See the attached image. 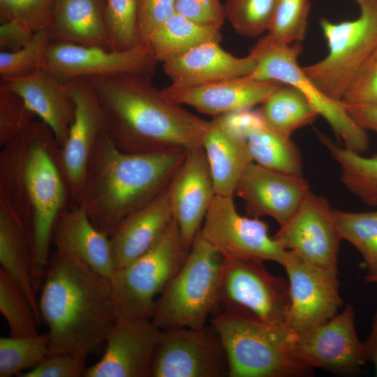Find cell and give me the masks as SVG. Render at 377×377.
<instances>
[{"label": "cell", "mask_w": 377, "mask_h": 377, "mask_svg": "<svg viewBox=\"0 0 377 377\" xmlns=\"http://www.w3.org/2000/svg\"><path fill=\"white\" fill-rule=\"evenodd\" d=\"M355 311L350 305L327 322L296 334L294 353L310 369L340 376L357 374L367 362L363 343L355 327Z\"/></svg>", "instance_id": "15"}, {"label": "cell", "mask_w": 377, "mask_h": 377, "mask_svg": "<svg viewBox=\"0 0 377 377\" xmlns=\"http://www.w3.org/2000/svg\"><path fill=\"white\" fill-rule=\"evenodd\" d=\"M228 376L223 343L214 327L162 330L151 377Z\"/></svg>", "instance_id": "12"}, {"label": "cell", "mask_w": 377, "mask_h": 377, "mask_svg": "<svg viewBox=\"0 0 377 377\" xmlns=\"http://www.w3.org/2000/svg\"><path fill=\"white\" fill-rule=\"evenodd\" d=\"M221 40V29L198 24L175 13L156 29L148 43L157 61L163 63L203 43Z\"/></svg>", "instance_id": "29"}, {"label": "cell", "mask_w": 377, "mask_h": 377, "mask_svg": "<svg viewBox=\"0 0 377 377\" xmlns=\"http://www.w3.org/2000/svg\"><path fill=\"white\" fill-rule=\"evenodd\" d=\"M87 359L68 353L48 354L34 368L21 373L20 377L84 376Z\"/></svg>", "instance_id": "43"}, {"label": "cell", "mask_w": 377, "mask_h": 377, "mask_svg": "<svg viewBox=\"0 0 377 377\" xmlns=\"http://www.w3.org/2000/svg\"><path fill=\"white\" fill-rule=\"evenodd\" d=\"M49 354L47 334L0 338V376L10 377L27 371Z\"/></svg>", "instance_id": "35"}, {"label": "cell", "mask_w": 377, "mask_h": 377, "mask_svg": "<svg viewBox=\"0 0 377 377\" xmlns=\"http://www.w3.org/2000/svg\"><path fill=\"white\" fill-rule=\"evenodd\" d=\"M49 31L51 42L109 50L100 0H57Z\"/></svg>", "instance_id": "26"}, {"label": "cell", "mask_w": 377, "mask_h": 377, "mask_svg": "<svg viewBox=\"0 0 377 377\" xmlns=\"http://www.w3.org/2000/svg\"><path fill=\"white\" fill-rule=\"evenodd\" d=\"M320 139L341 169V180L355 196L369 206L377 207V155L362 154L336 145L321 134Z\"/></svg>", "instance_id": "31"}, {"label": "cell", "mask_w": 377, "mask_h": 377, "mask_svg": "<svg viewBox=\"0 0 377 377\" xmlns=\"http://www.w3.org/2000/svg\"><path fill=\"white\" fill-rule=\"evenodd\" d=\"M301 49L300 43L279 44L265 36L249 54L255 61L256 68L248 77L294 87L328 122L336 135L344 142L345 147L360 154L365 152L369 146L366 130L351 118L342 101L327 96L304 73L297 61Z\"/></svg>", "instance_id": "9"}, {"label": "cell", "mask_w": 377, "mask_h": 377, "mask_svg": "<svg viewBox=\"0 0 377 377\" xmlns=\"http://www.w3.org/2000/svg\"><path fill=\"white\" fill-rule=\"evenodd\" d=\"M51 43L49 29L37 31L32 40L15 52H0V77L16 78L41 68L45 52Z\"/></svg>", "instance_id": "39"}, {"label": "cell", "mask_w": 377, "mask_h": 377, "mask_svg": "<svg viewBox=\"0 0 377 377\" xmlns=\"http://www.w3.org/2000/svg\"><path fill=\"white\" fill-rule=\"evenodd\" d=\"M35 32L17 20L2 22L0 26L1 52H15L26 46L34 38Z\"/></svg>", "instance_id": "47"}, {"label": "cell", "mask_w": 377, "mask_h": 377, "mask_svg": "<svg viewBox=\"0 0 377 377\" xmlns=\"http://www.w3.org/2000/svg\"><path fill=\"white\" fill-rule=\"evenodd\" d=\"M300 260L337 272L342 237L327 200L310 192L294 215L272 236Z\"/></svg>", "instance_id": "14"}, {"label": "cell", "mask_w": 377, "mask_h": 377, "mask_svg": "<svg viewBox=\"0 0 377 377\" xmlns=\"http://www.w3.org/2000/svg\"><path fill=\"white\" fill-rule=\"evenodd\" d=\"M310 192L302 176L276 172L252 162L239 179L235 195L243 200L249 216H267L281 226L294 215Z\"/></svg>", "instance_id": "20"}, {"label": "cell", "mask_w": 377, "mask_h": 377, "mask_svg": "<svg viewBox=\"0 0 377 377\" xmlns=\"http://www.w3.org/2000/svg\"><path fill=\"white\" fill-rule=\"evenodd\" d=\"M187 253L175 219L149 250L117 269L110 279L117 319L151 320L158 297Z\"/></svg>", "instance_id": "8"}, {"label": "cell", "mask_w": 377, "mask_h": 377, "mask_svg": "<svg viewBox=\"0 0 377 377\" xmlns=\"http://www.w3.org/2000/svg\"><path fill=\"white\" fill-rule=\"evenodd\" d=\"M52 244L56 251L79 260L107 279H110L116 271L109 235L91 223L79 205L61 214L54 228Z\"/></svg>", "instance_id": "22"}, {"label": "cell", "mask_w": 377, "mask_h": 377, "mask_svg": "<svg viewBox=\"0 0 377 377\" xmlns=\"http://www.w3.org/2000/svg\"><path fill=\"white\" fill-rule=\"evenodd\" d=\"M200 234L223 258L269 260L283 266L289 256L269 235L267 223L238 213L233 196L215 195Z\"/></svg>", "instance_id": "11"}, {"label": "cell", "mask_w": 377, "mask_h": 377, "mask_svg": "<svg viewBox=\"0 0 377 377\" xmlns=\"http://www.w3.org/2000/svg\"><path fill=\"white\" fill-rule=\"evenodd\" d=\"M57 0H0L1 23L17 20L35 32L50 29Z\"/></svg>", "instance_id": "41"}, {"label": "cell", "mask_w": 377, "mask_h": 377, "mask_svg": "<svg viewBox=\"0 0 377 377\" xmlns=\"http://www.w3.org/2000/svg\"><path fill=\"white\" fill-rule=\"evenodd\" d=\"M258 111L267 128L287 138L319 116L304 94L286 84L263 103Z\"/></svg>", "instance_id": "30"}, {"label": "cell", "mask_w": 377, "mask_h": 377, "mask_svg": "<svg viewBox=\"0 0 377 377\" xmlns=\"http://www.w3.org/2000/svg\"><path fill=\"white\" fill-rule=\"evenodd\" d=\"M223 260L199 232L183 265L158 297L151 321L163 330L205 327L218 308Z\"/></svg>", "instance_id": "6"}, {"label": "cell", "mask_w": 377, "mask_h": 377, "mask_svg": "<svg viewBox=\"0 0 377 377\" xmlns=\"http://www.w3.org/2000/svg\"><path fill=\"white\" fill-rule=\"evenodd\" d=\"M104 19L109 50L124 51L138 43L137 0H106Z\"/></svg>", "instance_id": "37"}, {"label": "cell", "mask_w": 377, "mask_h": 377, "mask_svg": "<svg viewBox=\"0 0 377 377\" xmlns=\"http://www.w3.org/2000/svg\"><path fill=\"white\" fill-rule=\"evenodd\" d=\"M310 0H276L266 36L272 41L292 45L306 36Z\"/></svg>", "instance_id": "36"}, {"label": "cell", "mask_w": 377, "mask_h": 377, "mask_svg": "<svg viewBox=\"0 0 377 377\" xmlns=\"http://www.w3.org/2000/svg\"><path fill=\"white\" fill-rule=\"evenodd\" d=\"M362 343L366 360L373 364L377 377V309L373 317L371 332Z\"/></svg>", "instance_id": "49"}, {"label": "cell", "mask_w": 377, "mask_h": 377, "mask_svg": "<svg viewBox=\"0 0 377 377\" xmlns=\"http://www.w3.org/2000/svg\"><path fill=\"white\" fill-rule=\"evenodd\" d=\"M213 119L228 133L245 141L251 132L265 126L258 110L252 108L226 113Z\"/></svg>", "instance_id": "46"}, {"label": "cell", "mask_w": 377, "mask_h": 377, "mask_svg": "<svg viewBox=\"0 0 377 377\" xmlns=\"http://www.w3.org/2000/svg\"><path fill=\"white\" fill-rule=\"evenodd\" d=\"M290 304L288 281L269 272L263 262L223 258L218 308L276 325H285Z\"/></svg>", "instance_id": "10"}, {"label": "cell", "mask_w": 377, "mask_h": 377, "mask_svg": "<svg viewBox=\"0 0 377 377\" xmlns=\"http://www.w3.org/2000/svg\"><path fill=\"white\" fill-rule=\"evenodd\" d=\"M175 13V0H137L138 43H148L156 31Z\"/></svg>", "instance_id": "42"}, {"label": "cell", "mask_w": 377, "mask_h": 377, "mask_svg": "<svg viewBox=\"0 0 377 377\" xmlns=\"http://www.w3.org/2000/svg\"><path fill=\"white\" fill-rule=\"evenodd\" d=\"M364 279L369 283H377V273L374 274H367Z\"/></svg>", "instance_id": "50"}, {"label": "cell", "mask_w": 377, "mask_h": 377, "mask_svg": "<svg viewBox=\"0 0 377 377\" xmlns=\"http://www.w3.org/2000/svg\"><path fill=\"white\" fill-rule=\"evenodd\" d=\"M0 311L9 327L10 336L38 334L41 324L31 302L18 283L0 268Z\"/></svg>", "instance_id": "34"}, {"label": "cell", "mask_w": 377, "mask_h": 377, "mask_svg": "<svg viewBox=\"0 0 377 377\" xmlns=\"http://www.w3.org/2000/svg\"><path fill=\"white\" fill-rule=\"evenodd\" d=\"M276 0H225V17L239 34L256 37L267 31Z\"/></svg>", "instance_id": "38"}, {"label": "cell", "mask_w": 377, "mask_h": 377, "mask_svg": "<svg viewBox=\"0 0 377 377\" xmlns=\"http://www.w3.org/2000/svg\"><path fill=\"white\" fill-rule=\"evenodd\" d=\"M86 79L100 101L108 134L122 151H188L202 146L209 121L168 98L150 78L114 75Z\"/></svg>", "instance_id": "2"}, {"label": "cell", "mask_w": 377, "mask_h": 377, "mask_svg": "<svg viewBox=\"0 0 377 377\" xmlns=\"http://www.w3.org/2000/svg\"><path fill=\"white\" fill-rule=\"evenodd\" d=\"M220 42L203 43L184 54L163 63L171 86H202L224 80L250 75L256 68L249 55L237 57L223 50Z\"/></svg>", "instance_id": "23"}, {"label": "cell", "mask_w": 377, "mask_h": 377, "mask_svg": "<svg viewBox=\"0 0 377 377\" xmlns=\"http://www.w3.org/2000/svg\"><path fill=\"white\" fill-rule=\"evenodd\" d=\"M49 354L87 359L117 321L110 280L71 257L50 254L38 297Z\"/></svg>", "instance_id": "3"}, {"label": "cell", "mask_w": 377, "mask_h": 377, "mask_svg": "<svg viewBox=\"0 0 377 377\" xmlns=\"http://www.w3.org/2000/svg\"><path fill=\"white\" fill-rule=\"evenodd\" d=\"M1 82L16 92L27 107L51 129L61 147L74 119L75 106L65 82L43 68Z\"/></svg>", "instance_id": "24"}, {"label": "cell", "mask_w": 377, "mask_h": 377, "mask_svg": "<svg viewBox=\"0 0 377 377\" xmlns=\"http://www.w3.org/2000/svg\"><path fill=\"white\" fill-rule=\"evenodd\" d=\"M282 84L276 81L244 76L194 87L170 85L162 91L176 103L214 118L262 104Z\"/></svg>", "instance_id": "21"}, {"label": "cell", "mask_w": 377, "mask_h": 377, "mask_svg": "<svg viewBox=\"0 0 377 377\" xmlns=\"http://www.w3.org/2000/svg\"><path fill=\"white\" fill-rule=\"evenodd\" d=\"M360 9L353 20L320 22L328 52L319 61L302 67L329 97L341 101L377 50V0H354Z\"/></svg>", "instance_id": "7"}, {"label": "cell", "mask_w": 377, "mask_h": 377, "mask_svg": "<svg viewBox=\"0 0 377 377\" xmlns=\"http://www.w3.org/2000/svg\"><path fill=\"white\" fill-rule=\"evenodd\" d=\"M168 190L182 243L188 252L216 195L202 146L186 151Z\"/></svg>", "instance_id": "19"}, {"label": "cell", "mask_w": 377, "mask_h": 377, "mask_svg": "<svg viewBox=\"0 0 377 377\" xmlns=\"http://www.w3.org/2000/svg\"><path fill=\"white\" fill-rule=\"evenodd\" d=\"M162 330L151 320L117 319L101 358L84 377H151L152 359Z\"/></svg>", "instance_id": "18"}, {"label": "cell", "mask_w": 377, "mask_h": 377, "mask_svg": "<svg viewBox=\"0 0 377 377\" xmlns=\"http://www.w3.org/2000/svg\"><path fill=\"white\" fill-rule=\"evenodd\" d=\"M175 13L198 24L219 29L226 20L220 0H175Z\"/></svg>", "instance_id": "44"}, {"label": "cell", "mask_w": 377, "mask_h": 377, "mask_svg": "<svg viewBox=\"0 0 377 377\" xmlns=\"http://www.w3.org/2000/svg\"><path fill=\"white\" fill-rule=\"evenodd\" d=\"M286 271L290 304L285 325L296 334L320 325L343 305L337 273L306 263L289 252Z\"/></svg>", "instance_id": "16"}, {"label": "cell", "mask_w": 377, "mask_h": 377, "mask_svg": "<svg viewBox=\"0 0 377 377\" xmlns=\"http://www.w3.org/2000/svg\"><path fill=\"white\" fill-rule=\"evenodd\" d=\"M0 200L23 225L31 244L36 288L48 263L54 226L73 202L61 147L51 129L34 120L1 147Z\"/></svg>", "instance_id": "1"}, {"label": "cell", "mask_w": 377, "mask_h": 377, "mask_svg": "<svg viewBox=\"0 0 377 377\" xmlns=\"http://www.w3.org/2000/svg\"><path fill=\"white\" fill-rule=\"evenodd\" d=\"M34 116L22 97L0 82L1 147L22 133Z\"/></svg>", "instance_id": "40"}, {"label": "cell", "mask_w": 377, "mask_h": 377, "mask_svg": "<svg viewBox=\"0 0 377 377\" xmlns=\"http://www.w3.org/2000/svg\"><path fill=\"white\" fill-rule=\"evenodd\" d=\"M158 63L149 43L124 51L51 42L42 68L65 82L76 78L132 75L151 78Z\"/></svg>", "instance_id": "13"}, {"label": "cell", "mask_w": 377, "mask_h": 377, "mask_svg": "<svg viewBox=\"0 0 377 377\" xmlns=\"http://www.w3.org/2000/svg\"><path fill=\"white\" fill-rule=\"evenodd\" d=\"M168 188L128 215L110 235L116 270L149 250L175 220Z\"/></svg>", "instance_id": "25"}, {"label": "cell", "mask_w": 377, "mask_h": 377, "mask_svg": "<svg viewBox=\"0 0 377 377\" xmlns=\"http://www.w3.org/2000/svg\"><path fill=\"white\" fill-rule=\"evenodd\" d=\"M202 146L212 173L216 194L234 196L242 175L253 162L246 141L230 134L212 119L209 121Z\"/></svg>", "instance_id": "27"}, {"label": "cell", "mask_w": 377, "mask_h": 377, "mask_svg": "<svg viewBox=\"0 0 377 377\" xmlns=\"http://www.w3.org/2000/svg\"><path fill=\"white\" fill-rule=\"evenodd\" d=\"M342 237L361 253L367 274L377 273V211L350 212L334 209Z\"/></svg>", "instance_id": "33"}, {"label": "cell", "mask_w": 377, "mask_h": 377, "mask_svg": "<svg viewBox=\"0 0 377 377\" xmlns=\"http://www.w3.org/2000/svg\"><path fill=\"white\" fill-rule=\"evenodd\" d=\"M344 104L377 105V50L341 99Z\"/></svg>", "instance_id": "45"}, {"label": "cell", "mask_w": 377, "mask_h": 377, "mask_svg": "<svg viewBox=\"0 0 377 377\" xmlns=\"http://www.w3.org/2000/svg\"><path fill=\"white\" fill-rule=\"evenodd\" d=\"M186 151L126 152L105 131L90 156L77 205L110 236L128 215L168 187Z\"/></svg>", "instance_id": "4"}, {"label": "cell", "mask_w": 377, "mask_h": 377, "mask_svg": "<svg viewBox=\"0 0 377 377\" xmlns=\"http://www.w3.org/2000/svg\"><path fill=\"white\" fill-rule=\"evenodd\" d=\"M246 142L253 161L258 165L276 172L302 176L301 154L290 138L264 126L251 132Z\"/></svg>", "instance_id": "32"}, {"label": "cell", "mask_w": 377, "mask_h": 377, "mask_svg": "<svg viewBox=\"0 0 377 377\" xmlns=\"http://www.w3.org/2000/svg\"><path fill=\"white\" fill-rule=\"evenodd\" d=\"M65 84L74 103L75 113L61 152L73 204L77 205L90 156L107 128L103 108L89 80L76 78Z\"/></svg>", "instance_id": "17"}, {"label": "cell", "mask_w": 377, "mask_h": 377, "mask_svg": "<svg viewBox=\"0 0 377 377\" xmlns=\"http://www.w3.org/2000/svg\"><path fill=\"white\" fill-rule=\"evenodd\" d=\"M351 118L365 130L377 133V105L344 104Z\"/></svg>", "instance_id": "48"}, {"label": "cell", "mask_w": 377, "mask_h": 377, "mask_svg": "<svg viewBox=\"0 0 377 377\" xmlns=\"http://www.w3.org/2000/svg\"><path fill=\"white\" fill-rule=\"evenodd\" d=\"M210 322L223 343L229 377L313 375L295 356L296 333L286 326L226 312L217 313Z\"/></svg>", "instance_id": "5"}, {"label": "cell", "mask_w": 377, "mask_h": 377, "mask_svg": "<svg viewBox=\"0 0 377 377\" xmlns=\"http://www.w3.org/2000/svg\"><path fill=\"white\" fill-rule=\"evenodd\" d=\"M0 263L23 289L40 321L32 251L27 233L17 216L0 200Z\"/></svg>", "instance_id": "28"}]
</instances>
